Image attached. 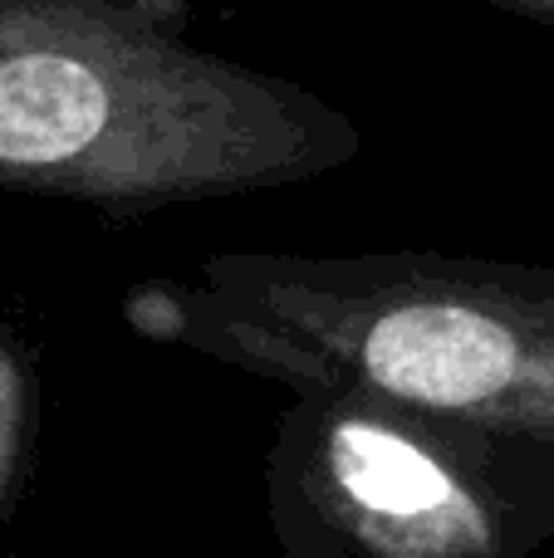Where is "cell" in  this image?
Returning <instances> with one entry per match:
<instances>
[{"label": "cell", "mask_w": 554, "mask_h": 558, "mask_svg": "<svg viewBox=\"0 0 554 558\" xmlns=\"http://www.w3.org/2000/svg\"><path fill=\"white\" fill-rule=\"evenodd\" d=\"M192 0H0V182L212 192L353 143L300 84L186 39Z\"/></svg>", "instance_id": "6da1fadb"}, {"label": "cell", "mask_w": 554, "mask_h": 558, "mask_svg": "<svg viewBox=\"0 0 554 558\" xmlns=\"http://www.w3.org/2000/svg\"><path fill=\"white\" fill-rule=\"evenodd\" d=\"M363 367L408 402L477 407L516 377V338L467 304H402L369 328Z\"/></svg>", "instance_id": "7a4b0ae2"}, {"label": "cell", "mask_w": 554, "mask_h": 558, "mask_svg": "<svg viewBox=\"0 0 554 558\" xmlns=\"http://www.w3.org/2000/svg\"><path fill=\"white\" fill-rule=\"evenodd\" d=\"M334 471L353 500L378 514H422L447 500V475L378 426H344L334 436Z\"/></svg>", "instance_id": "3957f363"}, {"label": "cell", "mask_w": 554, "mask_h": 558, "mask_svg": "<svg viewBox=\"0 0 554 558\" xmlns=\"http://www.w3.org/2000/svg\"><path fill=\"white\" fill-rule=\"evenodd\" d=\"M477 5H491V10H501V15H516V20H530V25L554 29V0H477Z\"/></svg>", "instance_id": "277c9868"}]
</instances>
